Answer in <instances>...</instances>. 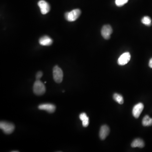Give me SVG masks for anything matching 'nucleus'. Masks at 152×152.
<instances>
[{
	"label": "nucleus",
	"mask_w": 152,
	"mask_h": 152,
	"mask_svg": "<svg viewBox=\"0 0 152 152\" xmlns=\"http://www.w3.org/2000/svg\"><path fill=\"white\" fill-rule=\"evenodd\" d=\"M38 5L40 8L41 12L43 14H46L50 11V4L44 0H41L39 1Z\"/></svg>",
	"instance_id": "39448f33"
},
{
	"label": "nucleus",
	"mask_w": 152,
	"mask_h": 152,
	"mask_svg": "<svg viewBox=\"0 0 152 152\" xmlns=\"http://www.w3.org/2000/svg\"><path fill=\"white\" fill-rule=\"evenodd\" d=\"M82 122H83V126L84 127H87L89 125V118L87 117Z\"/></svg>",
	"instance_id": "f3484780"
},
{
	"label": "nucleus",
	"mask_w": 152,
	"mask_h": 152,
	"mask_svg": "<svg viewBox=\"0 0 152 152\" xmlns=\"http://www.w3.org/2000/svg\"><path fill=\"white\" fill-rule=\"evenodd\" d=\"M12 152H19V151H12Z\"/></svg>",
	"instance_id": "412c9836"
},
{
	"label": "nucleus",
	"mask_w": 152,
	"mask_h": 152,
	"mask_svg": "<svg viewBox=\"0 0 152 152\" xmlns=\"http://www.w3.org/2000/svg\"><path fill=\"white\" fill-rule=\"evenodd\" d=\"M39 43L42 46H50L53 43V40L48 36H45L39 39Z\"/></svg>",
	"instance_id": "9d476101"
},
{
	"label": "nucleus",
	"mask_w": 152,
	"mask_h": 152,
	"mask_svg": "<svg viewBox=\"0 0 152 152\" xmlns=\"http://www.w3.org/2000/svg\"><path fill=\"white\" fill-rule=\"evenodd\" d=\"M142 23L143 24L147 26H151V19L149 17H144L142 19Z\"/></svg>",
	"instance_id": "2eb2a0df"
},
{
	"label": "nucleus",
	"mask_w": 152,
	"mask_h": 152,
	"mask_svg": "<svg viewBox=\"0 0 152 152\" xmlns=\"http://www.w3.org/2000/svg\"><path fill=\"white\" fill-rule=\"evenodd\" d=\"M149 66L150 68H152V58L149 61Z\"/></svg>",
	"instance_id": "aec40b11"
},
{
	"label": "nucleus",
	"mask_w": 152,
	"mask_h": 152,
	"mask_svg": "<svg viewBox=\"0 0 152 152\" xmlns=\"http://www.w3.org/2000/svg\"><path fill=\"white\" fill-rule=\"evenodd\" d=\"M142 124L144 127H149L152 125V119L148 116L144 117L142 121Z\"/></svg>",
	"instance_id": "ddd939ff"
},
{
	"label": "nucleus",
	"mask_w": 152,
	"mask_h": 152,
	"mask_svg": "<svg viewBox=\"0 0 152 152\" xmlns=\"http://www.w3.org/2000/svg\"><path fill=\"white\" fill-rule=\"evenodd\" d=\"M42 76H43V73L42 72L39 71V72H38L36 74V80H39Z\"/></svg>",
	"instance_id": "a211bd4d"
},
{
	"label": "nucleus",
	"mask_w": 152,
	"mask_h": 152,
	"mask_svg": "<svg viewBox=\"0 0 152 152\" xmlns=\"http://www.w3.org/2000/svg\"><path fill=\"white\" fill-rule=\"evenodd\" d=\"M112 33V28H111V26L109 25H104L101 29V35L105 39H109Z\"/></svg>",
	"instance_id": "0eeeda50"
},
{
	"label": "nucleus",
	"mask_w": 152,
	"mask_h": 152,
	"mask_svg": "<svg viewBox=\"0 0 152 152\" xmlns=\"http://www.w3.org/2000/svg\"><path fill=\"white\" fill-rule=\"evenodd\" d=\"M131 147H139L142 148L144 146V143L143 140L141 139H136L131 143Z\"/></svg>",
	"instance_id": "f8f14e48"
},
{
	"label": "nucleus",
	"mask_w": 152,
	"mask_h": 152,
	"mask_svg": "<svg viewBox=\"0 0 152 152\" xmlns=\"http://www.w3.org/2000/svg\"><path fill=\"white\" fill-rule=\"evenodd\" d=\"M81 12L79 9H75L70 12H67L65 14V17L69 22H74L77 20L80 15Z\"/></svg>",
	"instance_id": "f03ea898"
},
{
	"label": "nucleus",
	"mask_w": 152,
	"mask_h": 152,
	"mask_svg": "<svg viewBox=\"0 0 152 152\" xmlns=\"http://www.w3.org/2000/svg\"><path fill=\"white\" fill-rule=\"evenodd\" d=\"M109 133V129L106 125H104L101 127L99 132V136L101 140H104Z\"/></svg>",
	"instance_id": "9b49d317"
},
{
	"label": "nucleus",
	"mask_w": 152,
	"mask_h": 152,
	"mask_svg": "<svg viewBox=\"0 0 152 152\" xmlns=\"http://www.w3.org/2000/svg\"><path fill=\"white\" fill-rule=\"evenodd\" d=\"M38 108L40 110H45L49 113H53L55 111L56 106L51 104H43L39 105Z\"/></svg>",
	"instance_id": "1a4fd4ad"
},
{
	"label": "nucleus",
	"mask_w": 152,
	"mask_h": 152,
	"mask_svg": "<svg viewBox=\"0 0 152 152\" xmlns=\"http://www.w3.org/2000/svg\"><path fill=\"white\" fill-rule=\"evenodd\" d=\"M53 79L56 83H60L63 79V74L61 69L58 66H56L53 69Z\"/></svg>",
	"instance_id": "20e7f679"
},
{
	"label": "nucleus",
	"mask_w": 152,
	"mask_h": 152,
	"mask_svg": "<svg viewBox=\"0 0 152 152\" xmlns=\"http://www.w3.org/2000/svg\"><path fill=\"white\" fill-rule=\"evenodd\" d=\"M144 105L142 103H138L134 106L132 110V114L134 118H138L144 109Z\"/></svg>",
	"instance_id": "6e6552de"
},
{
	"label": "nucleus",
	"mask_w": 152,
	"mask_h": 152,
	"mask_svg": "<svg viewBox=\"0 0 152 152\" xmlns=\"http://www.w3.org/2000/svg\"><path fill=\"white\" fill-rule=\"evenodd\" d=\"M87 116L86 113H81L80 115V118L82 121H83L85 119V118H87Z\"/></svg>",
	"instance_id": "6ab92c4d"
},
{
	"label": "nucleus",
	"mask_w": 152,
	"mask_h": 152,
	"mask_svg": "<svg viewBox=\"0 0 152 152\" xmlns=\"http://www.w3.org/2000/svg\"><path fill=\"white\" fill-rule=\"evenodd\" d=\"M128 1L129 0H116L115 3L117 6L120 7V6L125 5L128 2Z\"/></svg>",
	"instance_id": "dca6fc26"
},
{
	"label": "nucleus",
	"mask_w": 152,
	"mask_h": 152,
	"mask_svg": "<svg viewBox=\"0 0 152 152\" xmlns=\"http://www.w3.org/2000/svg\"><path fill=\"white\" fill-rule=\"evenodd\" d=\"M131 58V56L129 52H125L119 58L118 61V64L120 66L126 65L130 60Z\"/></svg>",
	"instance_id": "423d86ee"
},
{
	"label": "nucleus",
	"mask_w": 152,
	"mask_h": 152,
	"mask_svg": "<svg viewBox=\"0 0 152 152\" xmlns=\"http://www.w3.org/2000/svg\"><path fill=\"white\" fill-rule=\"evenodd\" d=\"M113 98L120 105H122L124 102L123 97L120 95L118 94H115L113 95Z\"/></svg>",
	"instance_id": "4468645a"
},
{
	"label": "nucleus",
	"mask_w": 152,
	"mask_h": 152,
	"mask_svg": "<svg viewBox=\"0 0 152 152\" xmlns=\"http://www.w3.org/2000/svg\"><path fill=\"white\" fill-rule=\"evenodd\" d=\"M0 128L6 134L12 133L15 129L14 125L11 122L6 121H1Z\"/></svg>",
	"instance_id": "7ed1b4c3"
},
{
	"label": "nucleus",
	"mask_w": 152,
	"mask_h": 152,
	"mask_svg": "<svg viewBox=\"0 0 152 152\" xmlns=\"http://www.w3.org/2000/svg\"><path fill=\"white\" fill-rule=\"evenodd\" d=\"M33 91L36 95H42L45 92V86L40 80H36L34 83Z\"/></svg>",
	"instance_id": "f257e3e1"
}]
</instances>
